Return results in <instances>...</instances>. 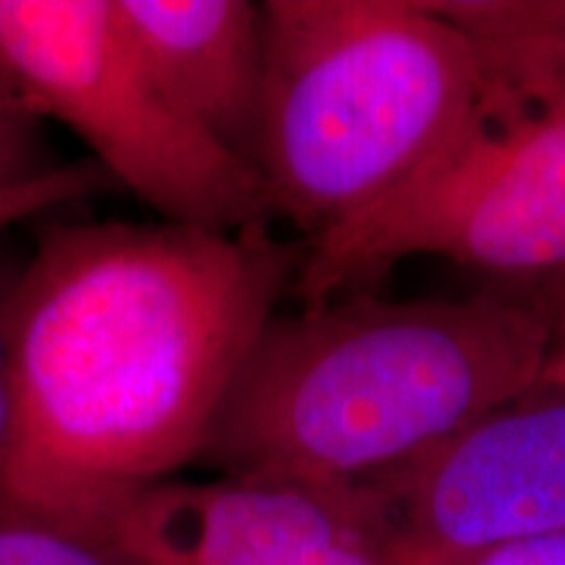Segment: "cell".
Listing matches in <instances>:
<instances>
[{"instance_id": "1", "label": "cell", "mask_w": 565, "mask_h": 565, "mask_svg": "<svg viewBox=\"0 0 565 565\" xmlns=\"http://www.w3.org/2000/svg\"><path fill=\"white\" fill-rule=\"evenodd\" d=\"M301 259L273 225L42 228L9 301L17 429L0 498L108 540L141 490L200 458Z\"/></svg>"}, {"instance_id": "2", "label": "cell", "mask_w": 565, "mask_h": 565, "mask_svg": "<svg viewBox=\"0 0 565 565\" xmlns=\"http://www.w3.org/2000/svg\"><path fill=\"white\" fill-rule=\"evenodd\" d=\"M550 320L526 288L469 299L353 294L275 315L196 461L223 477L372 479L540 383Z\"/></svg>"}, {"instance_id": "3", "label": "cell", "mask_w": 565, "mask_h": 565, "mask_svg": "<svg viewBox=\"0 0 565 565\" xmlns=\"http://www.w3.org/2000/svg\"><path fill=\"white\" fill-rule=\"evenodd\" d=\"M257 168L315 242L408 179L482 105L471 42L424 0H267Z\"/></svg>"}, {"instance_id": "4", "label": "cell", "mask_w": 565, "mask_h": 565, "mask_svg": "<svg viewBox=\"0 0 565 565\" xmlns=\"http://www.w3.org/2000/svg\"><path fill=\"white\" fill-rule=\"evenodd\" d=\"M414 254H437L511 288L565 273V116L479 105L408 179L303 244L288 296L307 309L372 294Z\"/></svg>"}, {"instance_id": "5", "label": "cell", "mask_w": 565, "mask_h": 565, "mask_svg": "<svg viewBox=\"0 0 565 565\" xmlns=\"http://www.w3.org/2000/svg\"><path fill=\"white\" fill-rule=\"evenodd\" d=\"M0 58L30 108L79 137L166 223L273 225L263 179L168 103L110 0H0Z\"/></svg>"}, {"instance_id": "6", "label": "cell", "mask_w": 565, "mask_h": 565, "mask_svg": "<svg viewBox=\"0 0 565 565\" xmlns=\"http://www.w3.org/2000/svg\"><path fill=\"white\" fill-rule=\"evenodd\" d=\"M108 540L145 565L401 563L391 508L370 479H168L116 515Z\"/></svg>"}, {"instance_id": "7", "label": "cell", "mask_w": 565, "mask_h": 565, "mask_svg": "<svg viewBox=\"0 0 565 565\" xmlns=\"http://www.w3.org/2000/svg\"><path fill=\"white\" fill-rule=\"evenodd\" d=\"M401 553H471L565 532V377L372 477Z\"/></svg>"}, {"instance_id": "8", "label": "cell", "mask_w": 565, "mask_h": 565, "mask_svg": "<svg viewBox=\"0 0 565 565\" xmlns=\"http://www.w3.org/2000/svg\"><path fill=\"white\" fill-rule=\"evenodd\" d=\"M110 3L126 40L168 103L223 150L254 168L265 103V42L259 3Z\"/></svg>"}, {"instance_id": "9", "label": "cell", "mask_w": 565, "mask_h": 565, "mask_svg": "<svg viewBox=\"0 0 565 565\" xmlns=\"http://www.w3.org/2000/svg\"><path fill=\"white\" fill-rule=\"evenodd\" d=\"M427 6L475 47L487 110L565 116V0H429Z\"/></svg>"}, {"instance_id": "10", "label": "cell", "mask_w": 565, "mask_h": 565, "mask_svg": "<svg viewBox=\"0 0 565 565\" xmlns=\"http://www.w3.org/2000/svg\"><path fill=\"white\" fill-rule=\"evenodd\" d=\"M0 565H145L110 540L0 498Z\"/></svg>"}, {"instance_id": "11", "label": "cell", "mask_w": 565, "mask_h": 565, "mask_svg": "<svg viewBox=\"0 0 565 565\" xmlns=\"http://www.w3.org/2000/svg\"><path fill=\"white\" fill-rule=\"evenodd\" d=\"M118 183L97 160L84 158L61 162L40 179L19 183V186L0 189V236L26 217L61 207L89 196L118 192Z\"/></svg>"}, {"instance_id": "12", "label": "cell", "mask_w": 565, "mask_h": 565, "mask_svg": "<svg viewBox=\"0 0 565 565\" xmlns=\"http://www.w3.org/2000/svg\"><path fill=\"white\" fill-rule=\"evenodd\" d=\"M61 166L42 137V118L26 105L17 79L0 58V189L34 181Z\"/></svg>"}, {"instance_id": "13", "label": "cell", "mask_w": 565, "mask_h": 565, "mask_svg": "<svg viewBox=\"0 0 565 565\" xmlns=\"http://www.w3.org/2000/svg\"><path fill=\"white\" fill-rule=\"evenodd\" d=\"M398 565H565V532L471 553H401Z\"/></svg>"}, {"instance_id": "14", "label": "cell", "mask_w": 565, "mask_h": 565, "mask_svg": "<svg viewBox=\"0 0 565 565\" xmlns=\"http://www.w3.org/2000/svg\"><path fill=\"white\" fill-rule=\"evenodd\" d=\"M21 270V267H19ZM19 270L0 265V479L9 466L13 429H17V395H13L11 345H9V301Z\"/></svg>"}, {"instance_id": "15", "label": "cell", "mask_w": 565, "mask_h": 565, "mask_svg": "<svg viewBox=\"0 0 565 565\" xmlns=\"http://www.w3.org/2000/svg\"><path fill=\"white\" fill-rule=\"evenodd\" d=\"M526 291H532L540 299L550 320V353L545 372L565 377V273L526 286Z\"/></svg>"}]
</instances>
